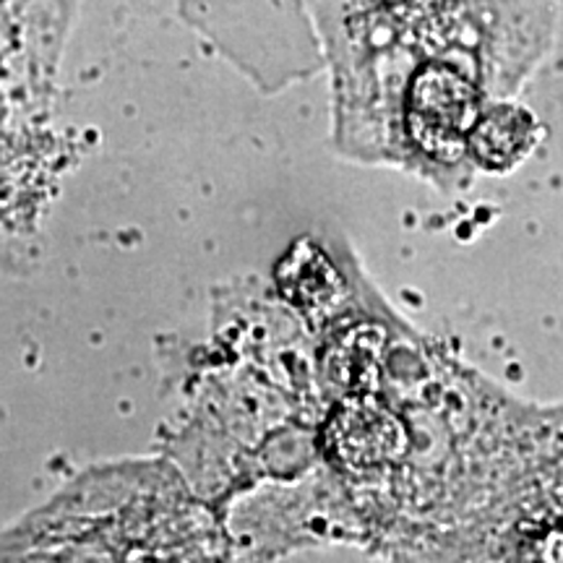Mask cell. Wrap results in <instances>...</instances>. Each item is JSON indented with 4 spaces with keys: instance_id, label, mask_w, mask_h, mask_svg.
Segmentation results:
<instances>
[{
    "instance_id": "6da1fadb",
    "label": "cell",
    "mask_w": 563,
    "mask_h": 563,
    "mask_svg": "<svg viewBox=\"0 0 563 563\" xmlns=\"http://www.w3.org/2000/svg\"><path fill=\"white\" fill-rule=\"evenodd\" d=\"M534 125L527 112L514 108H490L470 133L467 152L475 154L485 170H506L517 165L534 144Z\"/></svg>"
}]
</instances>
